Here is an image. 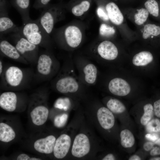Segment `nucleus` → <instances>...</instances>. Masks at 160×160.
<instances>
[{"label":"nucleus","mask_w":160,"mask_h":160,"mask_svg":"<svg viewBox=\"0 0 160 160\" xmlns=\"http://www.w3.org/2000/svg\"><path fill=\"white\" fill-rule=\"evenodd\" d=\"M33 76L30 70L14 65L4 67L0 76V88L8 90L18 89L26 87Z\"/></svg>","instance_id":"nucleus-1"},{"label":"nucleus","mask_w":160,"mask_h":160,"mask_svg":"<svg viewBox=\"0 0 160 160\" xmlns=\"http://www.w3.org/2000/svg\"><path fill=\"white\" fill-rule=\"evenodd\" d=\"M19 32L29 41L35 45L51 50L52 41L49 35L41 26L37 19H31L19 27Z\"/></svg>","instance_id":"nucleus-2"},{"label":"nucleus","mask_w":160,"mask_h":160,"mask_svg":"<svg viewBox=\"0 0 160 160\" xmlns=\"http://www.w3.org/2000/svg\"><path fill=\"white\" fill-rule=\"evenodd\" d=\"M52 32L55 41L65 49H75L82 42V32L75 25H68L56 30L54 29Z\"/></svg>","instance_id":"nucleus-3"},{"label":"nucleus","mask_w":160,"mask_h":160,"mask_svg":"<svg viewBox=\"0 0 160 160\" xmlns=\"http://www.w3.org/2000/svg\"><path fill=\"white\" fill-rule=\"evenodd\" d=\"M36 64L35 77L41 81L51 79L59 70V62L51 50L46 49L39 53Z\"/></svg>","instance_id":"nucleus-4"},{"label":"nucleus","mask_w":160,"mask_h":160,"mask_svg":"<svg viewBox=\"0 0 160 160\" xmlns=\"http://www.w3.org/2000/svg\"><path fill=\"white\" fill-rule=\"evenodd\" d=\"M9 37L28 63L36 64L39 55V46L30 42L19 32L12 33Z\"/></svg>","instance_id":"nucleus-5"},{"label":"nucleus","mask_w":160,"mask_h":160,"mask_svg":"<svg viewBox=\"0 0 160 160\" xmlns=\"http://www.w3.org/2000/svg\"><path fill=\"white\" fill-rule=\"evenodd\" d=\"M60 71L52 82L53 87L63 94L77 92L80 87L77 80L70 75L65 67L62 68Z\"/></svg>","instance_id":"nucleus-6"},{"label":"nucleus","mask_w":160,"mask_h":160,"mask_svg":"<svg viewBox=\"0 0 160 160\" xmlns=\"http://www.w3.org/2000/svg\"><path fill=\"white\" fill-rule=\"evenodd\" d=\"M43 9L38 19L41 26L50 35L54 29L55 23L63 18V11L61 7L52 5L49 4Z\"/></svg>","instance_id":"nucleus-7"},{"label":"nucleus","mask_w":160,"mask_h":160,"mask_svg":"<svg viewBox=\"0 0 160 160\" xmlns=\"http://www.w3.org/2000/svg\"><path fill=\"white\" fill-rule=\"evenodd\" d=\"M129 113L139 128H145L152 119L154 114L153 104L150 102H144L132 109Z\"/></svg>","instance_id":"nucleus-8"},{"label":"nucleus","mask_w":160,"mask_h":160,"mask_svg":"<svg viewBox=\"0 0 160 160\" xmlns=\"http://www.w3.org/2000/svg\"><path fill=\"white\" fill-rule=\"evenodd\" d=\"M106 107L114 115H117L122 125L134 127L133 121L125 105L119 100L111 98L107 101Z\"/></svg>","instance_id":"nucleus-9"},{"label":"nucleus","mask_w":160,"mask_h":160,"mask_svg":"<svg viewBox=\"0 0 160 160\" xmlns=\"http://www.w3.org/2000/svg\"><path fill=\"white\" fill-rule=\"evenodd\" d=\"M19 31V27L14 24L8 15L7 0H0V38L5 34Z\"/></svg>","instance_id":"nucleus-10"},{"label":"nucleus","mask_w":160,"mask_h":160,"mask_svg":"<svg viewBox=\"0 0 160 160\" xmlns=\"http://www.w3.org/2000/svg\"><path fill=\"white\" fill-rule=\"evenodd\" d=\"M133 127L121 125L119 130V140L122 151L128 153L134 152L136 148V143Z\"/></svg>","instance_id":"nucleus-11"},{"label":"nucleus","mask_w":160,"mask_h":160,"mask_svg":"<svg viewBox=\"0 0 160 160\" xmlns=\"http://www.w3.org/2000/svg\"><path fill=\"white\" fill-rule=\"evenodd\" d=\"M109 92L116 96L125 97L131 93L132 89L128 82L124 79L116 77L111 79L108 85Z\"/></svg>","instance_id":"nucleus-12"},{"label":"nucleus","mask_w":160,"mask_h":160,"mask_svg":"<svg viewBox=\"0 0 160 160\" xmlns=\"http://www.w3.org/2000/svg\"><path fill=\"white\" fill-rule=\"evenodd\" d=\"M90 145L89 138L85 134H78L74 139L71 149L72 155L74 157L81 158L89 152Z\"/></svg>","instance_id":"nucleus-13"},{"label":"nucleus","mask_w":160,"mask_h":160,"mask_svg":"<svg viewBox=\"0 0 160 160\" xmlns=\"http://www.w3.org/2000/svg\"><path fill=\"white\" fill-rule=\"evenodd\" d=\"M0 52L2 56L20 63L29 64L21 55L15 46L3 37L0 38Z\"/></svg>","instance_id":"nucleus-14"},{"label":"nucleus","mask_w":160,"mask_h":160,"mask_svg":"<svg viewBox=\"0 0 160 160\" xmlns=\"http://www.w3.org/2000/svg\"><path fill=\"white\" fill-rule=\"evenodd\" d=\"M97 52L102 59L107 61H113L117 58L119 51L116 45L111 41L105 40L97 46Z\"/></svg>","instance_id":"nucleus-15"},{"label":"nucleus","mask_w":160,"mask_h":160,"mask_svg":"<svg viewBox=\"0 0 160 160\" xmlns=\"http://www.w3.org/2000/svg\"><path fill=\"white\" fill-rule=\"evenodd\" d=\"M97 116L100 125L104 130L109 131L115 126L116 121L114 115L106 107L99 108L97 111Z\"/></svg>","instance_id":"nucleus-16"},{"label":"nucleus","mask_w":160,"mask_h":160,"mask_svg":"<svg viewBox=\"0 0 160 160\" xmlns=\"http://www.w3.org/2000/svg\"><path fill=\"white\" fill-rule=\"evenodd\" d=\"M71 140L68 135L63 134L60 135L56 140L53 153L57 159L64 158L68 153L70 147Z\"/></svg>","instance_id":"nucleus-17"},{"label":"nucleus","mask_w":160,"mask_h":160,"mask_svg":"<svg viewBox=\"0 0 160 160\" xmlns=\"http://www.w3.org/2000/svg\"><path fill=\"white\" fill-rule=\"evenodd\" d=\"M56 139L53 135H49L36 140L33 146L35 150L42 153L49 154L53 152Z\"/></svg>","instance_id":"nucleus-18"},{"label":"nucleus","mask_w":160,"mask_h":160,"mask_svg":"<svg viewBox=\"0 0 160 160\" xmlns=\"http://www.w3.org/2000/svg\"><path fill=\"white\" fill-rule=\"evenodd\" d=\"M18 97L13 92L7 91L2 93L0 96V107L9 112L14 111L16 108Z\"/></svg>","instance_id":"nucleus-19"},{"label":"nucleus","mask_w":160,"mask_h":160,"mask_svg":"<svg viewBox=\"0 0 160 160\" xmlns=\"http://www.w3.org/2000/svg\"><path fill=\"white\" fill-rule=\"evenodd\" d=\"M38 104L35 106L30 112V116L34 124L40 126L46 121L49 112L46 106L41 103Z\"/></svg>","instance_id":"nucleus-20"},{"label":"nucleus","mask_w":160,"mask_h":160,"mask_svg":"<svg viewBox=\"0 0 160 160\" xmlns=\"http://www.w3.org/2000/svg\"><path fill=\"white\" fill-rule=\"evenodd\" d=\"M154 60V57L151 52L148 51H143L134 56L132 63L136 67H144L151 65Z\"/></svg>","instance_id":"nucleus-21"},{"label":"nucleus","mask_w":160,"mask_h":160,"mask_svg":"<svg viewBox=\"0 0 160 160\" xmlns=\"http://www.w3.org/2000/svg\"><path fill=\"white\" fill-rule=\"evenodd\" d=\"M81 72L83 81L88 85L95 83L97 77V70L96 66L91 63H86L83 66Z\"/></svg>","instance_id":"nucleus-22"},{"label":"nucleus","mask_w":160,"mask_h":160,"mask_svg":"<svg viewBox=\"0 0 160 160\" xmlns=\"http://www.w3.org/2000/svg\"><path fill=\"white\" fill-rule=\"evenodd\" d=\"M109 20L114 24L119 25H121L124 20L123 15L118 6L114 3L111 2L105 6Z\"/></svg>","instance_id":"nucleus-23"},{"label":"nucleus","mask_w":160,"mask_h":160,"mask_svg":"<svg viewBox=\"0 0 160 160\" xmlns=\"http://www.w3.org/2000/svg\"><path fill=\"white\" fill-rule=\"evenodd\" d=\"M10 2L20 15L23 23L31 19L29 15L30 0H10Z\"/></svg>","instance_id":"nucleus-24"},{"label":"nucleus","mask_w":160,"mask_h":160,"mask_svg":"<svg viewBox=\"0 0 160 160\" xmlns=\"http://www.w3.org/2000/svg\"><path fill=\"white\" fill-rule=\"evenodd\" d=\"M15 133L13 129L7 124L0 123V140L9 142L15 138Z\"/></svg>","instance_id":"nucleus-25"},{"label":"nucleus","mask_w":160,"mask_h":160,"mask_svg":"<svg viewBox=\"0 0 160 160\" xmlns=\"http://www.w3.org/2000/svg\"><path fill=\"white\" fill-rule=\"evenodd\" d=\"M160 35V26L154 24L148 23L144 27L142 37L146 39L152 36H157Z\"/></svg>","instance_id":"nucleus-26"},{"label":"nucleus","mask_w":160,"mask_h":160,"mask_svg":"<svg viewBox=\"0 0 160 160\" xmlns=\"http://www.w3.org/2000/svg\"><path fill=\"white\" fill-rule=\"evenodd\" d=\"M90 7V3L89 1H83L73 6L71 9V11L75 16L79 17L87 12L89 9Z\"/></svg>","instance_id":"nucleus-27"},{"label":"nucleus","mask_w":160,"mask_h":160,"mask_svg":"<svg viewBox=\"0 0 160 160\" xmlns=\"http://www.w3.org/2000/svg\"><path fill=\"white\" fill-rule=\"evenodd\" d=\"M149 13L145 8H142L137 10L134 16V22L137 25H143L147 20Z\"/></svg>","instance_id":"nucleus-28"},{"label":"nucleus","mask_w":160,"mask_h":160,"mask_svg":"<svg viewBox=\"0 0 160 160\" xmlns=\"http://www.w3.org/2000/svg\"><path fill=\"white\" fill-rule=\"evenodd\" d=\"M145 8L149 14L155 17L159 15V9L158 3L155 0H148L145 3Z\"/></svg>","instance_id":"nucleus-29"},{"label":"nucleus","mask_w":160,"mask_h":160,"mask_svg":"<svg viewBox=\"0 0 160 160\" xmlns=\"http://www.w3.org/2000/svg\"><path fill=\"white\" fill-rule=\"evenodd\" d=\"M116 31L113 27L106 23H102L99 28V33L102 36L109 37L113 36L115 33Z\"/></svg>","instance_id":"nucleus-30"},{"label":"nucleus","mask_w":160,"mask_h":160,"mask_svg":"<svg viewBox=\"0 0 160 160\" xmlns=\"http://www.w3.org/2000/svg\"><path fill=\"white\" fill-rule=\"evenodd\" d=\"M146 132L148 133H156L160 132V121L158 119H152L145 128Z\"/></svg>","instance_id":"nucleus-31"},{"label":"nucleus","mask_w":160,"mask_h":160,"mask_svg":"<svg viewBox=\"0 0 160 160\" xmlns=\"http://www.w3.org/2000/svg\"><path fill=\"white\" fill-rule=\"evenodd\" d=\"M68 118V115L65 113L57 116L54 119V123L55 125L58 128L63 127L65 125Z\"/></svg>","instance_id":"nucleus-32"},{"label":"nucleus","mask_w":160,"mask_h":160,"mask_svg":"<svg viewBox=\"0 0 160 160\" xmlns=\"http://www.w3.org/2000/svg\"><path fill=\"white\" fill-rule=\"evenodd\" d=\"M155 145L153 142L146 140L143 142L140 149L147 155Z\"/></svg>","instance_id":"nucleus-33"},{"label":"nucleus","mask_w":160,"mask_h":160,"mask_svg":"<svg viewBox=\"0 0 160 160\" xmlns=\"http://www.w3.org/2000/svg\"><path fill=\"white\" fill-rule=\"evenodd\" d=\"M147 157V154L141 149L135 153L131 155L127 158L128 160H144Z\"/></svg>","instance_id":"nucleus-34"},{"label":"nucleus","mask_w":160,"mask_h":160,"mask_svg":"<svg viewBox=\"0 0 160 160\" xmlns=\"http://www.w3.org/2000/svg\"><path fill=\"white\" fill-rule=\"evenodd\" d=\"M97 14L101 20L104 21H107L109 20V19L106 10L102 7H99L97 9Z\"/></svg>","instance_id":"nucleus-35"},{"label":"nucleus","mask_w":160,"mask_h":160,"mask_svg":"<svg viewBox=\"0 0 160 160\" xmlns=\"http://www.w3.org/2000/svg\"><path fill=\"white\" fill-rule=\"evenodd\" d=\"M51 1V0H35L33 7L36 9L43 8L49 4Z\"/></svg>","instance_id":"nucleus-36"},{"label":"nucleus","mask_w":160,"mask_h":160,"mask_svg":"<svg viewBox=\"0 0 160 160\" xmlns=\"http://www.w3.org/2000/svg\"><path fill=\"white\" fill-rule=\"evenodd\" d=\"M153 104L154 114L156 117L160 119V98L155 100Z\"/></svg>","instance_id":"nucleus-37"},{"label":"nucleus","mask_w":160,"mask_h":160,"mask_svg":"<svg viewBox=\"0 0 160 160\" xmlns=\"http://www.w3.org/2000/svg\"><path fill=\"white\" fill-rule=\"evenodd\" d=\"M17 160H41L39 158L31 157L25 154L22 153L19 155L17 158Z\"/></svg>","instance_id":"nucleus-38"},{"label":"nucleus","mask_w":160,"mask_h":160,"mask_svg":"<svg viewBox=\"0 0 160 160\" xmlns=\"http://www.w3.org/2000/svg\"><path fill=\"white\" fill-rule=\"evenodd\" d=\"M148 154L151 156L160 155V147L157 146H154L148 153Z\"/></svg>","instance_id":"nucleus-39"},{"label":"nucleus","mask_w":160,"mask_h":160,"mask_svg":"<svg viewBox=\"0 0 160 160\" xmlns=\"http://www.w3.org/2000/svg\"><path fill=\"white\" fill-rule=\"evenodd\" d=\"M146 140L154 142L159 137L158 136L151 133H146L145 136Z\"/></svg>","instance_id":"nucleus-40"},{"label":"nucleus","mask_w":160,"mask_h":160,"mask_svg":"<svg viewBox=\"0 0 160 160\" xmlns=\"http://www.w3.org/2000/svg\"><path fill=\"white\" fill-rule=\"evenodd\" d=\"M116 159V157L111 153H109L106 155L102 159L103 160H114Z\"/></svg>","instance_id":"nucleus-41"},{"label":"nucleus","mask_w":160,"mask_h":160,"mask_svg":"<svg viewBox=\"0 0 160 160\" xmlns=\"http://www.w3.org/2000/svg\"><path fill=\"white\" fill-rule=\"evenodd\" d=\"M4 69V65L2 63V60L0 59V76L2 74Z\"/></svg>","instance_id":"nucleus-42"},{"label":"nucleus","mask_w":160,"mask_h":160,"mask_svg":"<svg viewBox=\"0 0 160 160\" xmlns=\"http://www.w3.org/2000/svg\"><path fill=\"white\" fill-rule=\"evenodd\" d=\"M149 160H160V157L159 156H152L149 158Z\"/></svg>","instance_id":"nucleus-43"},{"label":"nucleus","mask_w":160,"mask_h":160,"mask_svg":"<svg viewBox=\"0 0 160 160\" xmlns=\"http://www.w3.org/2000/svg\"><path fill=\"white\" fill-rule=\"evenodd\" d=\"M155 145H158L160 147V137H159L154 142Z\"/></svg>","instance_id":"nucleus-44"}]
</instances>
